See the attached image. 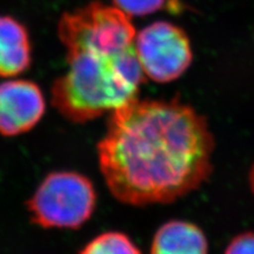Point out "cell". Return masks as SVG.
<instances>
[{
    "label": "cell",
    "mask_w": 254,
    "mask_h": 254,
    "mask_svg": "<svg viewBox=\"0 0 254 254\" xmlns=\"http://www.w3.org/2000/svg\"><path fill=\"white\" fill-rule=\"evenodd\" d=\"M97 193L77 172H52L27 202L31 220L43 228H79L93 214Z\"/></svg>",
    "instance_id": "cell-3"
},
{
    "label": "cell",
    "mask_w": 254,
    "mask_h": 254,
    "mask_svg": "<svg viewBox=\"0 0 254 254\" xmlns=\"http://www.w3.org/2000/svg\"><path fill=\"white\" fill-rule=\"evenodd\" d=\"M167 0H113L116 7L127 15H147L161 9Z\"/></svg>",
    "instance_id": "cell-9"
},
{
    "label": "cell",
    "mask_w": 254,
    "mask_h": 254,
    "mask_svg": "<svg viewBox=\"0 0 254 254\" xmlns=\"http://www.w3.org/2000/svg\"><path fill=\"white\" fill-rule=\"evenodd\" d=\"M250 185L254 193V166L252 167V170H251V172H250Z\"/></svg>",
    "instance_id": "cell-11"
},
{
    "label": "cell",
    "mask_w": 254,
    "mask_h": 254,
    "mask_svg": "<svg viewBox=\"0 0 254 254\" xmlns=\"http://www.w3.org/2000/svg\"><path fill=\"white\" fill-rule=\"evenodd\" d=\"M208 244L204 232L183 220L164 224L152 241L151 254H207Z\"/></svg>",
    "instance_id": "cell-7"
},
{
    "label": "cell",
    "mask_w": 254,
    "mask_h": 254,
    "mask_svg": "<svg viewBox=\"0 0 254 254\" xmlns=\"http://www.w3.org/2000/svg\"><path fill=\"white\" fill-rule=\"evenodd\" d=\"M213 135L179 100L129 101L111 112L98 144L99 167L124 204H167L189 194L212 172Z\"/></svg>",
    "instance_id": "cell-1"
},
{
    "label": "cell",
    "mask_w": 254,
    "mask_h": 254,
    "mask_svg": "<svg viewBox=\"0 0 254 254\" xmlns=\"http://www.w3.org/2000/svg\"><path fill=\"white\" fill-rule=\"evenodd\" d=\"M43 91L30 80L0 84V134L13 136L33 128L45 113Z\"/></svg>",
    "instance_id": "cell-5"
},
{
    "label": "cell",
    "mask_w": 254,
    "mask_h": 254,
    "mask_svg": "<svg viewBox=\"0 0 254 254\" xmlns=\"http://www.w3.org/2000/svg\"><path fill=\"white\" fill-rule=\"evenodd\" d=\"M67 71L52 86V104L65 118L86 123L138 98L145 73L135 28L116 6L93 1L59 19Z\"/></svg>",
    "instance_id": "cell-2"
},
{
    "label": "cell",
    "mask_w": 254,
    "mask_h": 254,
    "mask_svg": "<svg viewBox=\"0 0 254 254\" xmlns=\"http://www.w3.org/2000/svg\"><path fill=\"white\" fill-rule=\"evenodd\" d=\"M225 254H254V232H247L234 238Z\"/></svg>",
    "instance_id": "cell-10"
},
{
    "label": "cell",
    "mask_w": 254,
    "mask_h": 254,
    "mask_svg": "<svg viewBox=\"0 0 254 254\" xmlns=\"http://www.w3.org/2000/svg\"><path fill=\"white\" fill-rule=\"evenodd\" d=\"M32 45L27 28L11 15H0V77H14L30 67Z\"/></svg>",
    "instance_id": "cell-6"
},
{
    "label": "cell",
    "mask_w": 254,
    "mask_h": 254,
    "mask_svg": "<svg viewBox=\"0 0 254 254\" xmlns=\"http://www.w3.org/2000/svg\"><path fill=\"white\" fill-rule=\"evenodd\" d=\"M80 254H141L133 241L120 232H106L90 241Z\"/></svg>",
    "instance_id": "cell-8"
},
{
    "label": "cell",
    "mask_w": 254,
    "mask_h": 254,
    "mask_svg": "<svg viewBox=\"0 0 254 254\" xmlns=\"http://www.w3.org/2000/svg\"><path fill=\"white\" fill-rule=\"evenodd\" d=\"M135 51L145 75L155 82L176 80L193 58L185 32L167 21H155L139 32Z\"/></svg>",
    "instance_id": "cell-4"
}]
</instances>
